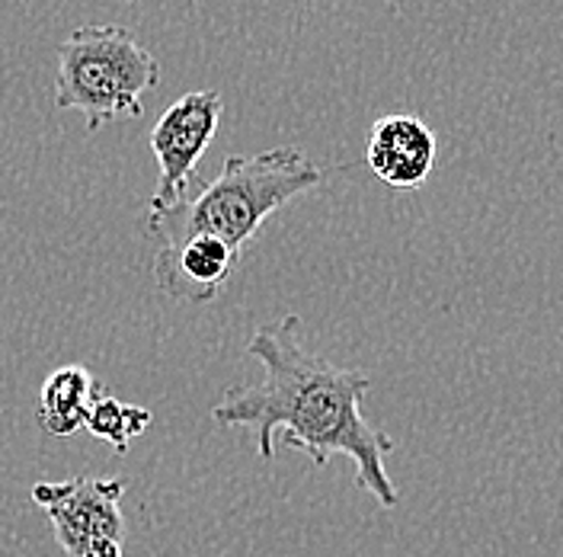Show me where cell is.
I'll use <instances>...</instances> for the list:
<instances>
[{
  "mask_svg": "<svg viewBox=\"0 0 563 557\" xmlns=\"http://www.w3.org/2000/svg\"><path fill=\"white\" fill-rule=\"evenodd\" d=\"M246 356L263 365V382L228 387L211 407V419L250 429L263 461L276 458L279 433L282 446L305 452L314 468H323L333 455H346L355 468V484L368 490L382 510H394L400 493L385 471L394 439L362 417L372 379L305 347L298 314L263 324L250 337Z\"/></svg>",
  "mask_w": 563,
  "mask_h": 557,
  "instance_id": "cell-1",
  "label": "cell"
},
{
  "mask_svg": "<svg viewBox=\"0 0 563 557\" xmlns=\"http://www.w3.org/2000/svg\"><path fill=\"white\" fill-rule=\"evenodd\" d=\"M327 179L314 161L298 148H273L253 157L231 154L211 183H196L192 196L170 211L151 234L164 241L214 238L244 253L269 215L285 209L295 196L311 193Z\"/></svg>",
  "mask_w": 563,
  "mask_h": 557,
  "instance_id": "cell-2",
  "label": "cell"
},
{
  "mask_svg": "<svg viewBox=\"0 0 563 557\" xmlns=\"http://www.w3.org/2000/svg\"><path fill=\"white\" fill-rule=\"evenodd\" d=\"M161 80L157 58L125 26H80L58 48L55 106L84 112L87 132L139 119L141 97Z\"/></svg>",
  "mask_w": 563,
  "mask_h": 557,
  "instance_id": "cell-3",
  "label": "cell"
},
{
  "mask_svg": "<svg viewBox=\"0 0 563 557\" xmlns=\"http://www.w3.org/2000/svg\"><path fill=\"white\" fill-rule=\"evenodd\" d=\"M221 94L189 90L174 106L164 109L151 129V151L157 157V189L147 206V231H154L170 211H176L196 189V167L209 151L211 139L221 125Z\"/></svg>",
  "mask_w": 563,
  "mask_h": 557,
  "instance_id": "cell-4",
  "label": "cell"
},
{
  "mask_svg": "<svg viewBox=\"0 0 563 557\" xmlns=\"http://www.w3.org/2000/svg\"><path fill=\"white\" fill-rule=\"evenodd\" d=\"M122 493L125 484L112 478H70L35 484L33 503L68 557H125Z\"/></svg>",
  "mask_w": 563,
  "mask_h": 557,
  "instance_id": "cell-5",
  "label": "cell"
},
{
  "mask_svg": "<svg viewBox=\"0 0 563 557\" xmlns=\"http://www.w3.org/2000/svg\"><path fill=\"white\" fill-rule=\"evenodd\" d=\"M238 263L241 253L214 238L164 241L154 256V278L167 298L183 305H206L231 282Z\"/></svg>",
  "mask_w": 563,
  "mask_h": 557,
  "instance_id": "cell-6",
  "label": "cell"
},
{
  "mask_svg": "<svg viewBox=\"0 0 563 557\" xmlns=\"http://www.w3.org/2000/svg\"><path fill=\"white\" fill-rule=\"evenodd\" d=\"M435 157H439V141L420 116L390 112L375 119L368 132L365 161L385 186L400 193L420 189L435 167Z\"/></svg>",
  "mask_w": 563,
  "mask_h": 557,
  "instance_id": "cell-7",
  "label": "cell"
},
{
  "mask_svg": "<svg viewBox=\"0 0 563 557\" xmlns=\"http://www.w3.org/2000/svg\"><path fill=\"white\" fill-rule=\"evenodd\" d=\"M100 391H103L100 382L84 365L55 369L45 379L42 394H38V411H35L38 426L48 436H74L87 423V414H90Z\"/></svg>",
  "mask_w": 563,
  "mask_h": 557,
  "instance_id": "cell-8",
  "label": "cell"
},
{
  "mask_svg": "<svg viewBox=\"0 0 563 557\" xmlns=\"http://www.w3.org/2000/svg\"><path fill=\"white\" fill-rule=\"evenodd\" d=\"M151 426V411L135 407V404H122L119 397H112L109 391H100L84 429H90L97 439L109 443L119 455L129 452V443L141 436Z\"/></svg>",
  "mask_w": 563,
  "mask_h": 557,
  "instance_id": "cell-9",
  "label": "cell"
}]
</instances>
